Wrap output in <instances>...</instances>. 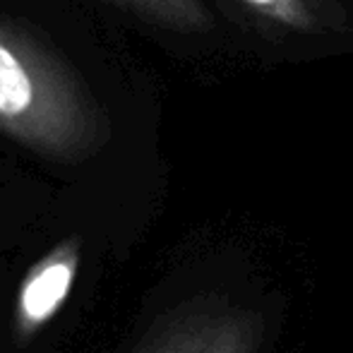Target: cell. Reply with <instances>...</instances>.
I'll use <instances>...</instances> for the list:
<instances>
[{"instance_id":"6da1fadb","label":"cell","mask_w":353,"mask_h":353,"mask_svg":"<svg viewBox=\"0 0 353 353\" xmlns=\"http://www.w3.org/2000/svg\"><path fill=\"white\" fill-rule=\"evenodd\" d=\"M0 132L63 166L94 159L108 123L77 70L29 29L0 17Z\"/></svg>"},{"instance_id":"7a4b0ae2","label":"cell","mask_w":353,"mask_h":353,"mask_svg":"<svg viewBox=\"0 0 353 353\" xmlns=\"http://www.w3.org/2000/svg\"><path fill=\"white\" fill-rule=\"evenodd\" d=\"M92 286V248L72 231L0 281V353H51L70 330L72 303Z\"/></svg>"},{"instance_id":"3957f363","label":"cell","mask_w":353,"mask_h":353,"mask_svg":"<svg viewBox=\"0 0 353 353\" xmlns=\"http://www.w3.org/2000/svg\"><path fill=\"white\" fill-rule=\"evenodd\" d=\"M260 312L216 293L195 296L159 317L130 353H260Z\"/></svg>"},{"instance_id":"277c9868","label":"cell","mask_w":353,"mask_h":353,"mask_svg":"<svg viewBox=\"0 0 353 353\" xmlns=\"http://www.w3.org/2000/svg\"><path fill=\"white\" fill-rule=\"evenodd\" d=\"M108 3L140 10V12L147 14H157V17H168V19H178L185 14V3L183 0H108Z\"/></svg>"},{"instance_id":"5b68a950","label":"cell","mask_w":353,"mask_h":353,"mask_svg":"<svg viewBox=\"0 0 353 353\" xmlns=\"http://www.w3.org/2000/svg\"><path fill=\"white\" fill-rule=\"evenodd\" d=\"M248 3L257 5V8H276V3H279V0H248Z\"/></svg>"}]
</instances>
